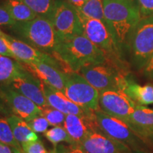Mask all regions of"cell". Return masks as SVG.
I'll use <instances>...</instances> for the list:
<instances>
[{
    "instance_id": "6da1fadb",
    "label": "cell",
    "mask_w": 153,
    "mask_h": 153,
    "mask_svg": "<svg viewBox=\"0 0 153 153\" xmlns=\"http://www.w3.org/2000/svg\"><path fill=\"white\" fill-rule=\"evenodd\" d=\"M106 26L120 55L130 43L141 19L137 2L128 0H103Z\"/></svg>"
},
{
    "instance_id": "7a4b0ae2",
    "label": "cell",
    "mask_w": 153,
    "mask_h": 153,
    "mask_svg": "<svg viewBox=\"0 0 153 153\" xmlns=\"http://www.w3.org/2000/svg\"><path fill=\"white\" fill-rule=\"evenodd\" d=\"M53 56L61 63L66 73L79 72L85 67L102 64L108 60L106 53L84 34L57 40Z\"/></svg>"
},
{
    "instance_id": "3957f363",
    "label": "cell",
    "mask_w": 153,
    "mask_h": 153,
    "mask_svg": "<svg viewBox=\"0 0 153 153\" xmlns=\"http://www.w3.org/2000/svg\"><path fill=\"white\" fill-rule=\"evenodd\" d=\"M10 28L21 41L53 55L57 40L51 19L37 16L28 22H16Z\"/></svg>"
},
{
    "instance_id": "277c9868",
    "label": "cell",
    "mask_w": 153,
    "mask_h": 153,
    "mask_svg": "<svg viewBox=\"0 0 153 153\" xmlns=\"http://www.w3.org/2000/svg\"><path fill=\"white\" fill-rule=\"evenodd\" d=\"M99 92L111 89H120L127 76L125 69L108 59L102 64L91 65L79 72Z\"/></svg>"
},
{
    "instance_id": "5b68a950",
    "label": "cell",
    "mask_w": 153,
    "mask_h": 153,
    "mask_svg": "<svg viewBox=\"0 0 153 153\" xmlns=\"http://www.w3.org/2000/svg\"><path fill=\"white\" fill-rule=\"evenodd\" d=\"M129 50L134 68L144 69L153 54V16L141 17L132 36Z\"/></svg>"
},
{
    "instance_id": "8992f818",
    "label": "cell",
    "mask_w": 153,
    "mask_h": 153,
    "mask_svg": "<svg viewBox=\"0 0 153 153\" xmlns=\"http://www.w3.org/2000/svg\"><path fill=\"white\" fill-rule=\"evenodd\" d=\"M68 99L86 110H100L99 91L79 72L67 73L64 92Z\"/></svg>"
},
{
    "instance_id": "52a82bcc",
    "label": "cell",
    "mask_w": 153,
    "mask_h": 153,
    "mask_svg": "<svg viewBox=\"0 0 153 153\" xmlns=\"http://www.w3.org/2000/svg\"><path fill=\"white\" fill-rule=\"evenodd\" d=\"M79 15L84 35L95 45L104 51L109 60L119 65L122 64L121 58L123 56L116 47L106 25L100 20L88 18L79 13Z\"/></svg>"
},
{
    "instance_id": "ba28073f",
    "label": "cell",
    "mask_w": 153,
    "mask_h": 153,
    "mask_svg": "<svg viewBox=\"0 0 153 153\" xmlns=\"http://www.w3.org/2000/svg\"><path fill=\"white\" fill-rule=\"evenodd\" d=\"M95 117L99 129L104 134L124 143L134 150H139L142 143L140 137L126 122L106 114L101 110L96 111Z\"/></svg>"
},
{
    "instance_id": "9c48e42d",
    "label": "cell",
    "mask_w": 153,
    "mask_h": 153,
    "mask_svg": "<svg viewBox=\"0 0 153 153\" xmlns=\"http://www.w3.org/2000/svg\"><path fill=\"white\" fill-rule=\"evenodd\" d=\"M51 21L57 40L83 34L77 9L68 1L57 0Z\"/></svg>"
},
{
    "instance_id": "30bf717a",
    "label": "cell",
    "mask_w": 153,
    "mask_h": 153,
    "mask_svg": "<svg viewBox=\"0 0 153 153\" xmlns=\"http://www.w3.org/2000/svg\"><path fill=\"white\" fill-rule=\"evenodd\" d=\"M99 104L103 112L127 123L137 104L123 91L111 89L99 92Z\"/></svg>"
},
{
    "instance_id": "8fae6325",
    "label": "cell",
    "mask_w": 153,
    "mask_h": 153,
    "mask_svg": "<svg viewBox=\"0 0 153 153\" xmlns=\"http://www.w3.org/2000/svg\"><path fill=\"white\" fill-rule=\"evenodd\" d=\"M0 99L13 114L26 122L42 115L41 107L7 84H0Z\"/></svg>"
},
{
    "instance_id": "7c38bea8",
    "label": "cell",
    "mask_w": 153,
    "mask_h": 153,
    "mask_svg": "<svg viewBox=\"0 0 153 153\" xmlns=\"http://www.w3.org/2000/svg\"><path fill=\"white\" fill-rule=\"evenodd\" d=\"M2 37L14 55L15 59L19 62L25 64L34 62H44L49 63L64 71L61 63L53 55L39 51L24 41L16 39L6 33H4Z\"/></svg>"
},
{
    "instance_id": "4fadbf2b",
    "label": "cell",
    "mask_w": 153,
    "mask_h": 153,
    "mask_svg": "<svg viewBox=\"0 0 153 153\" xmlns=\"http://www.w3.org/2000/svg\"><path fill=\"white\" fill-rule=\"evenodd\" d=\"M80 145L87 153H133L128 145L106 135L99 128L91 132Z\"/></svg>"
},
{
    "instance_id": "5bb4252c",
    "label": "cell",
    "mask_w": 153,
    "mask_h": 153,
    "mask_svg": "<svg viewBox=\"0 0 153 153\" xmlns=\"http://www.w3.org/2000/svg\"><path fill=\"white\" fill-rule=\"evenodd\" d=\"M24 68L42 82L64 92L67 73L60 69L44 62L22 63Z\"/></svg>"
},
{
    "instance_id": "9a60e30c",
    "label": "cell",
    "mask_w": 153,
    "mask_h": 153,
    "mask_svg": "<svg viewBox=\"0 0 153 153\" xmlns=\"http://www.w3.org/2000/svg\"><path fill=\"white\" fill-rule=\"evenodd\" d=\"M7 85L27 97L41 108L49 106L42 88L41 81L30 72L26 75L16 78Z\"/></svg>"
},
{
    "instance_id": "2e32d148",
    "label": "cell",
    "mask_w": 153,
    "mask_h": 153,
    "mask_svg": "<svg viewBox=\"0 0 153 153\" xmlns=\"http://www.w3.org/2000/svg\"><path fill=\"white\" fill-rule=\"evenodd\" d=\"M41 85L49 106L65 115L74 114L79 116H93L95 115V111L86 110L74 104L62 91L57 90L42 82Z\"/></svg>"
},
{
    "instance_id": "e0dca14e",
    "label": "cell",
    "mask_w": 153,
    "mask_h": 153,
    "mask_svg": "<svg viewBox=\"0 0 153 153\" xmlns=\"http://www.w3.org/2000/svg\"><path fill=\"white\" fill-rule=\"evenodd\" d=\"M63 125L76 145L81 144L91 132L98 128L95 115L93 116H79L74 114H68Z\"/></svg>"
},
{
    "instance_id": "ac0fdd59",
    "label": "cell",
    "mask_w": 153,
    "mask_h": 153,
    "mask_svg": "<svg viewBox=\"0 0 153 153\" xmlns=\"http://www.w3.org/2000/svg\"><path fill=\"white\" fill-rule=\"evenodd\" d=\"M127 123L139 137L148 139L153 133V109L136 104Z\"/></svg>"
},
{
    "instance_id": "d6986e66",
    "label": "cell",
    "mask_w": 153,
    "mask_h": 153,
    "mask_svg": "<svg viewBox=\"0 0 153 153\" xmlns=\"http://www.w3.org/2000/svg\"><path fill=\"white\" fill-rule=\"evenodd\" d=\"M121 90L135 104L143 106L153 104V85H140L126 76L121 87Z\"/></svg>"
},
{
    "instance_id": "ffe728a7",
    "label": "cell",
    "mask_w": 153,
    "mask_h": 153,
    "mask_svg": "<svg viewBox=\"0 0 153 153\" xmlns=\"http://www.w3.org/2000/svg\"><path fill=\"white\" fill-rule=\"evenodd\" d=\"M29 73L21 62L14 58L0 55V84H9L14 79Z\"/></svg>"
},
{
    "instance_id": "44dd1931",
    "label": "cell",
    "mask_w": 153,
    "mask_h": 153,
    "mask_svg": "<svg viewBox=\"0 0 153 153\" xmlns=\"http://www.w3.org/2000/svg\"><path fill=\"white\" fill-rule=\"evenodd\" d=\"M7 118L15 139L21 145L39 140V137L35 132L30 129L26 120L14 114L9 115Z\"/></svg>"
},
{
    "instance_id": "7402d4cb",
    "label": "cell",
    "mask_w": 153,
    "mask_h": 153,
    "mask_svg": "<svg viewBox=\"0 0 153 153\" xmlns=\"http://www.w3.org/2000/svg\"><path fill=\"white\" fill-rule=\"evenodd\" d=\"M16 22L33 20L37 14L20 0H4L2 4Z\"/></svg>"
},
{
    "instance_id": "603a6c76",
    "label": "cell",
    "mask_w": 153,
    "mask_h": 153,
    "mask_svg": "<svg viewBox=\"0 0 153 153\" xmlns=\"http://www.w3.org/2000/svg\"><path fill=\"white\" fill-rule=\"evenodd\" d=\"M38 16L52 19L57 0H20Z\"/></svg>"
},
{
    "instance_id": "cb8c5ba5",
    "label": "cell",
    "mask_w": 153,
    "mask_h": 153,
    "mask_svg": "<svg viewBox=\"0 0 153 153\" xmlns=\"http://www.w3.org/2000/svg\"><path fill=\"white\" fill-rule=\"evenodd\" d=\"M77 11L83 16L100 20L106 25L104 13L103 0H88L85 4L80 9H78Z\"/></svg>"
},
{
    "instance_id": "d4e9b609",
    "label": "cell",
    "mask_w": 153,
    "mask_h": 153,
    "mask_svg": "<svg viewBox=\"0 0 153 153\" xmlns=\"http://www.w3.org/2000/svg\"><path fill=\"white\" fill-rule=\"evenodd\" d=\"M0 142L11 148L22 149L21 144L15 139L7 117L0 115Z\"/></svg>"
},
{
    "instance_id": "484cf974",
    "label": "cell",
    "mask_w": 153,
    "mask_h": 153,
    "mask_svg": "<svg viewBox=\"0 0 153 153\" xmlns=\"http://www.w3.org/2000/svg\"><path fill=\"white\" fill-rule=\"evenodd\" d=\"M44 135L55 146L61 142L68 143L70 145H76L69 135L65 128L61 126H54L53 128L47 130L44 133Z\"/></svg>"
},
{
    "instance_id": "4316f807",
    "label": "cell",
    "mask_w": 153,
    "mask_h": 153,
    "mask_svg": "<svg viewBox=\"0 0 153 153\" xmlns=\"http://www.w3.org/2000/svg\"><path fill=\"white\" fill-rule=\"evenodd\" d=\"M42 116L46 118L50 126H57L64 124L66 115L60 111L48 106L42 108Z\"/></svg>"
},
{
    "instance_id": "83f0119b",
    "label": "cell",
    "mask_w": 153,
    "mask_h": 153,
    "mask_svg": "<svg viewBox=\"0 0 153 153\" xmlns=\"http://www.w3.org/2000/svg\"><path fill=\"white\" fill-rule=\"evenodd\" d=\"M30 129L35 133H45L50 124L44 116H38L27 122Z\"/></svg>"
},
{
    "instance_id": "f1b7e54d",
    "label": "cell",
    "mask_w": 153,
    "mask_h": 153,
    "mask_svg": "<svg viewBox=\"0 0 153 153\" xmlns=\"http://www.w3.org/2000/svg\"><path fill=\"white\" fill-rule=\"evenodd\" d=\"M22 150L25 153H48L40 140L22 143Z\"/></svg>"
},
{
    "instance_id": "f546056e",
    "label": "cell",
    "mask_w": 153,
    "mask_h": 153,
    "mask_svg": "<svg viewBox=\"0 0 153 153\" xmlns=\"http://www.w3.org/2000/svg\"><path fill=\"white\" fill-rule=\"evenodd\" d=\"M141 17L153 16V0H137Z\"/></svg>"
},
{
    "instance_id": "4dcf8cb0",
    "label": "cell",
    "mask_w": 153,
    "mask_h": 153,
    "mask_svg": "<svg viewBox=\"0 0 153 153\" xmlns=\"http://www.w3.org/2000/svg\"><path fill=\"white\" fill-rule=\"evenodd\" d=\"M16 24V22L12 18L8 11L2 5H0V26H8L11 28Z\"/></svg>"
},
{
    "instance_id": "1f68e13d",
    "label": "cell",
    "mask_w": 153,
    "mask_h": 153,
    "mask_svg": "<svg viewBox=\"0 0 153 153\" xmlns=\"http://www.w3.org/2000/svg\"><path fill=\"white\" fill-rule=\"evenodd\" d=\"M55 150L57 153H87L80 145H70L68 147L60 145Z\"/></svg>"
},
{
    "instance_id": "d6a6232c",
    "label": "cell",
    "mask_w": 153,
    "mask_h": 153,
    "mask_svg": "<svg viewBox=\"0 0 153 153\" xmlns=\"http://www.w3.org/2000/svg\"><path fill=\"white\" fill-rule=\"evenodd\" d=\"M0 55L7 56L15 59L14 55L11 52L10 48H9L8 45H7V42L5 41V40L4 39L2 36H0Z\"/></svg>"
},
{
    "instance_id": "836d02e7",
    "label": "cell",
    "mask_w": 153,
    "mask_h": 153,
    "mask_svg": "<svg viewBox=\"0 0 153 153\" xmlns=\"http://www.w3.org/2000/svg\"><path fill=\"white\" fill-rule=\"evenodd\" d=\"M143 70H144L145 76L153 80V54L143 69Z\"/></svg>"
},
{
    "instance_id": "e575fe53",
    "label": "cell",
    "mask_w": 153,
    "mask_h": 153,
    "mask_svg": "<svg viewBox=\"0 0 153 153\" xmlns=\"http://www.w3.org/2000/svg\"><path fill=\"white\" fill-rule=\"evenodd\" d=\"M88 0H68L69 3H70L72 6H74L76 9H80L85 4Z\"/></svg>"
},
{
    "instance_id": "d590c367",
    "label": "cell",
    "mask_w": 153,
    "mask_h": 153,
    "mask_svg": "<svg viewBox=\"0 0 153 153\" xmlns=\"http://www.w3.org/2000/svg\"><path fill=\"white\" fill-rule=\"evenodd\" d=\"M0 153H13L12 148L0 142Z\"/></svg>"
},
{
    "instance_id": "8d00e7d4",
    "label": "cell",
    "mask_w": 153,
    "mask_h": 153,
    "mask_svg": "<svg viewBox=\"0 0 153 153\" xmlns=\"http://www.w3.org/2000/svg\"><path fill=\"white\" fill-rule=\"evenodd\" d=\"M9 113V111L8 108H7V107L5 106V104L2 102V101L0 99V114L7 115V116H8L10 115Z\"/></svg>"
},
{
    "instance_id": "74e56055",
    "label": "cell",
    "mask_w": 153,
    "mask_h": 153,
    "mask_svg": "<svg viewBox=\"0 0 153 153\" xmlns=\"http://www.w3.org/2000/svg\"><path fill=\"white\" fill-rule=\"evenodd\" d=\"M12 150H13V153H25L22 149L12 148Z\"/></svg>"
},
{
    "instance_id": "f35d334b",
    "label": "cell",
    "mask_w": 153,
    "mask_h": 153,
    "mask_svg": "<svg viewBox=\"0 0 153 153\" xmlns=\"http://www.w3.org/2000/svg\"><path fill=\"white\" fill-rule=\"evenodd\" d=\"M133 153H148V152H147L146 151H144L143 150H140V149H139V150H133Z\"/></svg>"
},
{
    "instance_id": "ab89813d",
    "label": "cell",
    "mask_w": 153,
    "mask_h": 153,
    "mask_svg": "<svg viewBox=\"0 0 153 153\" xmlns=\"http://www.w3.org/2000/svg\"><path fill=\"white\" fill-rule=\"evenodd\" d=\"M148 140H150L152 141V143H153V133L151 134V135H150V136L148 137Z\"/></svg>"
},
{
    "instance_id": "60d3db41",
    "label": "cell",
    "mask_w": 153,
    "mask_h": 153,
    "mask_svg": "<svg viewBox=\"0 0 153 153\" xmlns=\"http://www.w3.org/2000/svg\"><path fill=\"white\" fill-rule=\"evenodd\" d=\"M48 153H57V150H55V148L54 150H53L50 151V152H49Z\"/></svg>"
},
{
    "instance_id": "b9f144b4",
    "label": "cell",
    "mask_w": 153,
    "mask_h": 153,
    "mask_svg": "<svg viewBox=\"0 0 153 153\" xmlns=\"http://www.w3.org/2000/svg\"><path fill=\"white\" fill-rule=\"evenodd\" d=\"M4 32L1 31V29H0V36H2L4 35Z\"/></svg>"
},
{
    "instance_id": "7bdbcfd3",
    "label": "cell",
    "mask_w": 153,
    "mask_h": 153,
    "mask_svg": "<svg viewBox=\"0 0 153 153\" xmlns=\"http://www.w3.org/2000/svg\"><path fill=\"white\" fill-rule=\"evenodd\" d=\"M128 1H134V2H137V0H128Z\"/></svg>"
}]
</instances>
